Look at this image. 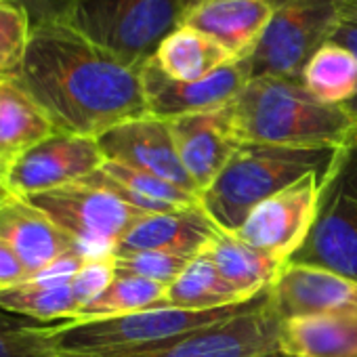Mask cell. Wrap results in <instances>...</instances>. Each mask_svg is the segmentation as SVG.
I'll list each match as a JSON object with an SVG mask.
<instances>
[{
  "label": "cell",
  "instance_id": "6da1fadb",
  "mask_svg": "<svg viewBox=\"0 0 357 357\" xmlns=\"http://www.w3.org/2000/svg\"><path fill=\"white\" fill-rule=\"evenodd\" d=\"M13 82L63 135L99 139L109 128L149 114L141 70L122 63L68 24L32 30Z\"/></svg>",
  "mask_w": 357,
  "mask_h": 357
},
{
  "label": "cell",
  "instance_id": "7a4b0ae2",
  "mask_svg": "<svg viewBox=\"0 0 357 357\" xmlns=\"http://www.w3.org/2000/svg\"><path fill=\"white\" fill-rule=\"evenodd\" d=\"M229 109L242 143L340 149L357 130L344 107L319 103L292 78H252Z\"/></svg>",
  "mask_w": 357,
  "mask_h": 357
},
{
  "label": "cell",
  "instance_id": "3957f363",
  "mask_svg": "<svg viewBox=\"0 0 357 357\" xmlns=\"http://www.w3.org/2000/svg\"><path fill=\"white\" fill-rule=\"evenodd\" d=\"M340 149L284 147L242 143L200 202L211 219L227 234H236L246 217L273 194L290 188L307 174L328 176Z\"/></svg>",
  "mask_w": 357,
  "mask_h": 357
},
{
  "label": "cell",
  "instance_id": "277c9868",
  "mask_svg": "<svg viewBox=\"0 0 357 357\" xmlns=\"http://www.w3.org/2000/svg\"><path fill=\"white\" fill-rule=\"evenodd\" d=\"M263 294L246 303H238L221 309H208V311L158 307V309L137 311L118 317H103L91 321H63L55 332L57 353L70 357H101L107 353L158 344L174 336L231 319L255 307Z\"/></svg>",
  "mask_w": 357,
  "mask_h": 357
},
{
  "label": "cell",
  "instance_id": "5b68a950",
  "mask_svg": "<svg viewBox=\"0 0 357 357\" xmlns=\"http://www.w3.org/2000/svg\"><path fill=\"white\" fill-rule=\"evenodd\" d=\"M78 34L141 70L183 24L181 0H76L66 22Z\"/></svg>",
  "mask_w": 357,
  "mask_h": 357
},
{
  "label": "cell",
  "instance_id": "8992f818",
  "mask_svg": "<svg viewBox=\"0 0 357 357\" xmlns=\"http://www.w3.org/2000/svg\"><path fill=\"white\" fill-rule=\"evenodd\" d=\"M273 17L250 55L240 59L248 80H301L309 57L342 24V0H271Z\"/></svg>",
  "mask_w": 357,
  "mask_h": 357
},
{
  "label": "cell",
  "instance_id": "52a82bcc",
  "mask_svg": "<svg viewBox=\"0 0 357 357\" xmlns=\"http://www.w3.org/2000/svg\"><path fill=\"white\" fill-rule=\"evenodd\" d=\"M290 263L324 267L357 282V145L340 147L321 181L315 223Z\"/></svg>",
  "mask_w": 357,
  "mask_h": 357
},
{
  "label": "cell",
  "instance_id": "ba28073f",
  "mask_svg": "<svg viewBox=\"0 0 357 357\" xmlns=\"http://www.w3.org/2000/svg\"><path fill=\"white\" fill-rule=\"evenodd\" d=\"M68 234L86 259L114 257L120 240L145 217L116 194L78 181L24 198Z\"/></svg>",
  "mask_w": 357,
  "mask_h": 357
},
{
  "label": "cell",
  "instance_id": "9c48e42d",
  "mask_svg": "<svg viewBox=\"0 0 357 357\" xmlns=\"http://www.w3.org/2000/svg\"><path fill=\"white\" fill-rule=\"evenodd\" d=\"M280 315L269 290L248 311L170 340L101 357H261L278 349Z\"/></svg>",
  "mask_w": 357,
  "mask_h": 357
},
{
  "label": "cell",
  "instance_id": "30bf717a",
  "mask_svg": "<svg viewBox=\"0 0 357 357\" xmlns=\"http://www.w3.org/2000/svg\"><path fill=\"white\" fill-rule=\"evenodd\" d=\"M319 196L321 176L307 174L261 202L234 236L261 252L290 263L315 223Z\"/></svg>",
  "mask_w": 357,
  "mask_h": 357
},
{
  "label": "cell",
  "instance_id": "8fae6325",
  "mask_svg": "<svg viewBox=\"0 0 357 357\" xmlns=\"http://www.w3.org/2000/svg\"><path fill=\"white\" fill-rule=\"evenodd\" d=\"M103 162L97 139L53 132L7 166L5 181L13 196L28 198L78 183L97 172Z\"/></svg>",
  "mask_w": 357,
  "mask_h": 357
},
{
  "label": "cell",
  "instance_id": "7c38bea8",
  "mask_svg": "<svg viewBox=\"0 0 357 357\" xmlns=\"http://www.w3.org/2000/svg\"><path fill=\"white\" fill-rule=\"evenodd\" d=\"M97 143L107 162H118L155 174L164 181L200 196L181 160H178L168 120L145 114L109 128L97 139Z\"/></svg>",
  "mask_w": 357,
  "mask_h": 357
},
{
  "label": "cell",
  "instance_id": "4fadbf2b",
  "mask_svg": "<svg viewBox=\"0 0 357 357\" xmlns=\"http://www.w3.org/2000/svg\"><path fill=\"white\" fill-rule=\"evenodd\" d=\"M174 147L196 190H208L242 141L234 128L229 105L213 112L188 114L168 120Z\"/></svg>",
  "mask_w": 357,
  "mask_h": 357
},
{
  "label": "cell",
  "instance_id": "5bb4252c",
  "mask_svg": "<svg viewBox=\"0 0 357 357\" xmlns=\"http://www.w3.org/2000/svg\"><path fill=\"white\" fill-rule=\"evenodd\" d=\"M141 80L147 112L155 118L172 120L229 105L248 82V74L240 61H234L208 78L178 82L162 74L160 68L149 61L141 68Z\"/></svg>",
  "mask_w": 357,
  "mask_h": 357
},
{
  "label": "cell",
  "instance_id": "9a60e30c",
  "mask_svg": "<svg viewBox=\"0 0 357 357\" xmlns=\"http://www.w3.org/2000/svg\"><path fill=\"white\" fill-rule=\"evenodd\" d=\"M269 294L280 319L357 313V282L324 267L288 263Z\"/></svg>",
  "mask_w": 357,
  "mask_h": 357
},
{
  "label": "cell",
  "instance_id": "2e32d148",
  "mask_svg": "<svg viewBox=\"0 0 357 357\" xmlns=\"http://www.w3.org/2000/svg\"><path fill=\"white\" fill-rule=\"evenodd\" d=\"M221 231L202 204L174 213L145 215L120 240L114 257L155 250L196 259L208 250Z\"/></svg>",
  "mask_w": 357,
  "mask_h": 357
},
{
  "label": "cell",
  "instance_id": "e0dca14e",
  "mask_svg": "<svg viewBox=\"0 0 357 357\" xmlns=\"http://www.w3.org/2000/svg\"><path fill=\"white\" fill-rule=\"evenodd\" d=\"M0 238L15 250L30 278L63 255L80 252L76 242L43 211L17 196L0 204Z\"/></svg>",
  "mask_w": 357,
  "mask_h": 357
},
{
  "label": "cell",
  "instance_id": "ac0fdd59",
  "mask_svg": "<svg viewBox=\"0 0 357 357\" xmlns=\"http://www.w3.org/2000/svg\"><path fill=\"white\" fill-rule=\"evenodd\" d=\"M271 17V0H206L183 13V24L213 36L240 61L259 45Z\"/></svg>",
  "mask_w": 357,
  "mask_h": 357
},
{
  "label": "cell",
  "instance_id": "d6986e66",
  "mask_svg": "<svg viewBox=\"0 0 357 357\" xmlns=\"http://www.w3.org/2000/svg\"><path fill=\"white\" fill-rule=\"evenodd\" d=\"M82 181L116 194L120 200H124L126 204H130L132 208L145 215L174 213L202 204L200 196L194 192H188L170 181H164V178L155 174L107 160L97 172L82 178Z\"/></svg>",
  "mask_w": 357,
  "mask_h": 357
},
{
  "label": "cell",
  "instance_id": "ffe728a7",
  "mask_svg": "<svg viewBox=\"0 0 357 357\" xmlns=\"http://www.w3.org/2000/svg\"><path fill=\"white\" fill-rule=\"evenodd\" d=\"M278 349L290 357H357V313L282 319Z\"/></svg>",
  "mask_w": 357,
  "mask_h": 357
},
{
  "label": "cell",
  "instance_id": "44dd1931",
  "mask_svg": "<svg viewBox=\"0 0 357 357\" xmlns=\"http://www.w3.org/2000/svg\"><path fill=\"white\" fill-rule=\"evenodd\" d=\"M151 61L172 80L196 82L213 76L236 59L213 36L181 24L164 38Z\"/></svg>",
  "mask_w": 357,
  "mask_h": 357
},
{
  "label": "cell",
  "instance_id": "7402d4cb",
  "mask_svg": "<svg viewBox=\"0 0 357 357\" xmlns=\"http://www.w3.org/2000/svg\"><path fill=\"white\" fill-rule=\"evenodd\" d=\"M206 255L213 259L221 275L242 294V298L252 301L267 292L284 271L288 263L261 252L238 236L221 231L219 238L208 246Z\"/></svg>",
  "mask_w": 357,
  "mask_h": 357
},
{
  "label": "cell",
  "instance_id": "603a6c76",
  "mask_svg": "<svg viewBox=\"0 0 357 357\" xmlns=\"http://www.w3.org/2000/svg\"><path fill=\"white\" fill-rule=\"evenodd\" d=\"M55 132L40 105L13 80L0 82V160L7 166Z\"/></svg>",
  "mask_w": 357,
  "mask_h": 357
},
{
  "label": "cell",
  "instance_id": "cb8c5ba5",
  "mask_svg": "<svg viewBox=\"0 0 357 357\" xmlns=\"http://www.w3.org/2000/svg\"><path fill=\"white\" fill-rule=\"evenodd\" d=\"M301 82L319 103L344 107L357 97V55L328 40L305 63Z\"/></svg>",
  "mask_w": 357,
  "mask_h": 357
},
{
  "label": "cell",
  "instance_id": "d4e9b609",
  "mask_svg": "<svg viewBox=\"0 0 357 357\" xmlns=\"http://www.w3.org/2000/svg\"><path fill=\"white\" fill-rule=\"evenodd\" d=\"M238 303H246V298L221 275L213 259L202 252L166 288L162 307L208 311Z\"/></svg>",
  "mask_w": 357,
  "mask_h": 357
},
{
  "label": "cell",
  "instance_id": "484cf974",
  "mask_svg": "<svg viewBox=\"0 0 357 357\" xmlns=\"http://www.w3.org/2000/svg\"><path fill=\"white\" fill-rule=\"evenodd\" d=\"M0 307L45 324L72 321L78 313L72 282L40 275L0 290Z\"/></svg>",
  "mask_w": 357,
  "mask_h": 357
},
{
  "label": "cell",
  "instance_id": "4316f807",
  "mask_svg": "<svg viewBox=\"0 0 357 357\" xmlns=\"http://www.w3.org/2000/svg\"><path fill=\"white\" fill-rule=\"evenodd\" d=\"M166 288L168 286L145 280V278L116 275L109 288L101 296L84 305L72 321H91V319L118 317V315H128L137 311L158 309L162 307Z\"/></svg>",
  "mask_w": 357,
  "mask_h": 357
},
{
  "label": "cell",
  "instance_id": "83f0119b",
  "mask_svg": "<svg viewBox=\"0 0 357 357\" xmlns=\"http://www.w3.org/2000/svg\"><path fill=\"white\" fill-rule=\"evenodd\" d=\"M63 324V321H61ZM59 324L36 321L0 307V357H55Z\"/></svg>",
  "mask_w": 357,
  "mask_h": 357
},
{
  "label": "cell",
  "instance_id": "f1b7e54d",
  "mask_svg": "<svg viewBox=\"0 0 357 357\" xmlns=\"http://www.w3.org/2000/svg\"><path fill=\"white\" fill-rule=\"evenodd\" d=\"M32 38L28 13L9 0H0V82L13 80L24 63Z\"/></svg>",
  "mask_w": 357,
  "mask_h": 357
},
{
  "label": "cell",
  "instance_id": "f546056e",
  "mask_svg": "<svg viewBox=\"0 0 357 357\" xmlns=\"http://www.w3.org/2000/svg\"><path fill=\"white\" fill-rule=\"evenodd\" d=\"M116 259V275H135L145 278L164 286H170L178 275L185 271V267L194 261V257L172 255V252H132L114 257Z\"/></svg>",
  "mask_w": 357,
  "mask_h": 357
},
{
  "label": "cell",
  "instance_id": "4dcf8cb0",
  "mask_svg": "<svg viewBox=\"0 0 357 357\" xmlns=\"http://www.w3.org/2000/svg\"><path fill=\"white\" fill-rule=\"evenodd\" d=\"M116 280V259L114 257H97V259H86L78 273L72 280V290L74 298L78 303V311L101 296L109 284Z\"/></svg>",
  "mask_w": 357,
  "mask_h": 357
},
{
  "label": "cell",
  "instance_id": "1f68e13d",
  "mask_svg": "<svg viewBox=\"0 0 357 357\" xmlns=\"http://www.w3.org/2000/svg\"><path fill=\"white\" fill-rule=\"evenodd\" d=\"M22 7L32 24V30L49 24H66L76 0H9Z\"/></svg>",
  "mask_w": 357,
  "mask_h": 357
},
{
  "label": "cell",
  "instance_id": "d6a6232c",
  "mask_svg": "<svg viewBox=\"0 0 357 357\" xmlns=\"http://www.w3.org/2000/svg\"><path fill=\"white\" fill-rule=\"evenodd\" d=\"M26 280H30V273L24 267L22 259L3 238H0V288H9Z\"/></svg>",
  "mask_w": 357,
  "mask_h": 357
},
{
  "label": "cell",
  "instance_id": "836d02e7",
  "mask_svg": "<svg viewBox=\"0 0 357 357\" xmlns=\"http://www.w3.org/2000/svg\"><path fill=\"white\" fill-rule=\"evenodd\" d=\"M332 40L344 45L347 49H351V51L357 55V24H347V22H342V24L338 26V30L334 32ZM344 109L349 112V116H351V118L355 120V124H357V97H355L351 103H347Z\"/></svg>",
  "mask_w": 357,
  "mask_h": 357
},
{
  "label": "cell",
  "instance_id": "e575fe53",
  "mask_svg": "<svg viewBox=\"0 0 357 357\" xmlns=\"http://www.w3.org/2000/svg\"><path fill=\"white\" fill-rule=\"evenodd\" d=\"M342 22L357 24V0H342Z\"/></svg>",
  "mask_w": 357,
  "mask_h": 357
},
{
  "label": "cell",
  "instance_id": "d590c367",
  "mask_svg": "<svg viewBox=\"0 0 357 357\" xmlns=\"http://www.w3.org/2000/svg\"><path fill=\"white\" fill-rule=\"evenodd\" d=\"M5 174H7V166H5V164H0V204H5L7 200L13 198V194H11L9 188H7Z\"/></svg>",
  "mask_w": 357,
  "mask_h": 357
},
{
  "label": "cell",
  "instance_id": "8d00e7d4",
  "mask_svg": "<svg viewBox=\"0 0 357 357\" xmlns=\"http://www.w3.org/2000/svg\"><path fill=\"white\" fill-rule=\"evenodd\" d=\"M181 3H183V13H185V11H190V9H194L196 5L206 3V0H181Z\"/></svg>",
  "mask_w": 357,
  "mask_h": 357
},
{
  "label": "cell",
  "instance_id": "74e56055",
  "mask_svg": "<svg viewBox=\"0 0 357 357\" xmlns=\"http://www.w3.org/2000/svg\"><path fill=\"white\" fill-rule=\"evenodd\" d=\"M261 357H290V355H286L284 351L275 349V351H269V353H265V355H261Z\"/></svg>",
  "mask_w": 357,
  "mask_h": 357
},
{
  "label": "cell",
  "instance_id": "f35d334b",
  "mask_svg": "<svg viewBox=\"0 0 357 357\" xmlns=\"http://www.w3.org/2000/svg\"><path fill=\"white\" fill-rule=\"evenodd\" d=\"M353 143L357 145V130H355V137H353Z\"/></svg>",
  "mask_w": 357,
  "mask_h": 357
},
{
  "label": "cell",
  "instance_id": "ab89813d",
  "mask_svg": "<svg viewBox=\"0 0 357 357\" xmlns=\"http://www.w3.org/2000/svg\"><path fill=\"white\" fill-rule=\"evenodd\" d=\"M55 357H70V355H55Z\"/></svg>",
  "mask_w": 357,
  "mask_h": 357
},
{
  "label": "cell",
  "instance_id": "60d3db41",
  "mask_svg": "<svg viewBox=\"0 0 357 357\" xmlns=\"http://www.w3.org/2000/svg\"><path fill=\"white\" fill-rule=\"evenodd\" d=\"M0 164H5V162H3V160H0ZM5 166H7V164H5Z\"/></svg>",
  "mask_w": 357,
  "mask_h": 357
},
{
  "label": "cell",
  "instance_id": "b9f144b4",
  "mask_svg": "<svg viewBox=\"0 0 357 357\" xmlns=\"http://www.w3.org/2000/svg\"><path fill=\"white\" fill-rule=\"evenodd\" d=\"M0 290H3V288H0Z\"/></svg>",
  "mask_w": 357,
  "mask_h": 357
}]
</instances>
